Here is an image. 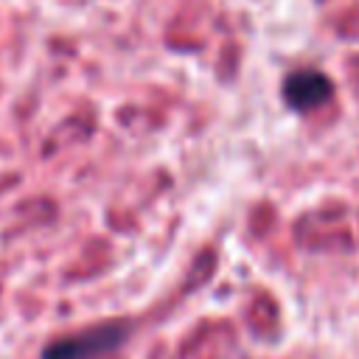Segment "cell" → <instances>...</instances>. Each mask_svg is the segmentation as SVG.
I'll list each match as a JSON object with an SVG mask.
<instances>
[{
    "label": "cell",
    "mask_w": 359,
    "mask_h": 359,
    "mask_svg": "<svg viewBox=\"0 0 359 359\" xmlns=\"http://www.w3.org/2000/svg\"><path fill=\"white\" fill-rule=\"evenodd\" d=\"M280 95L292 112H311V109H317L334 98V84L323 70L303 67V70H294L283 79Z\"/></svg>",
    "instance_id": "2"
},
{
    "label": "cell",
    "mask_w": 359,
    "mask_h": 359,
    "mask_svg": "<svg viewBox=\"0 0 359 359\" xmlns=\"http://www.w3.org/2000/svg\"><path fill=\"white\" fill-rule=\"evenodd\" d=\"M126 337H129L126 323H101L87 331L48 342L42 351V359H98V356L115 351Z\"/></svg>",
    "instance_id": "1"
}]
</instances>
